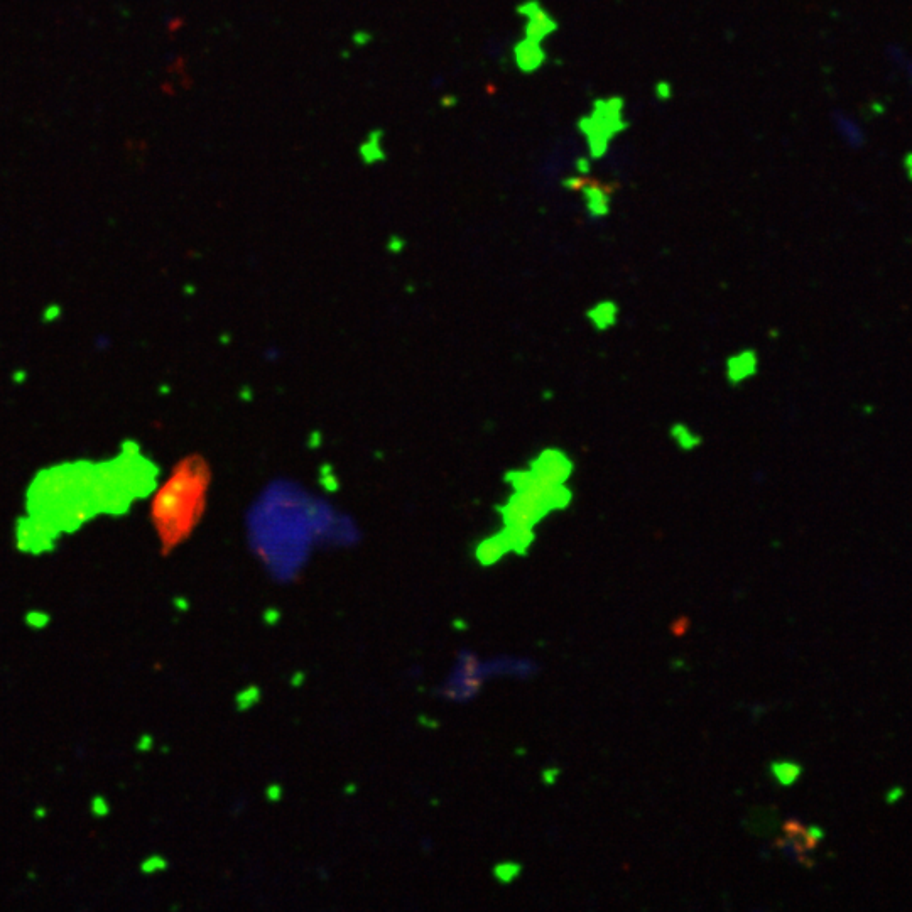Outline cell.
Wrapping results in <instances>:
<instances>
[{
    "label": "cell",
    "instance_id": "cell-1",
    "mask_svg": "<svg viewBox=\"0 0 912 912\" xmlns=\"http://www.w3.org/2000/svg\"><path fill=\"white\" fill-rule=\"evenodd\" d=\"M158 468L136 445L100 462L78 460L39 470L26 490V516L58 538L98 516H124L156 489Z\"/></svg>",
    "mask_w": 912,
    "mask_h": 912
},
{
    "label": "cell",
    "instance_id": "cell-2",
    "mask_svg": "<svg viewBox=\"0 0 912 912\" xmlns=\"http://www.w3.org/2000/svg\"><path fill=\"white\" fill-rule=\"evenodd\" d=\"M571 473L573 462L560 450H544L529 468L507 473L505 482L511 485L512 492L499 509L504 527L534 531V526L551 512L566 509L573 499L566 487Z\"/></svg>",
    "mask_w": 912,
    "mask_h": 912
},
{
    "label": "cell",
    "instance_id": "cell-3",
    "mask_svg": "<svg viewBox=\"0 0 912 912\" xmlns=\"http://www.w3.org/2000/svg\"><path fill=\"white\" fill-rule=\"evenodd\" d=\"M212 472L205 458L191 455L174 465L152 497L151 522L163 553L190 538L205 514Z\"/></svg>",
    "mask_w": 912,
    "mask_h": 912
},
{
    "label": "cell",
    "instance_id": "cell-4",
    "mask_svg": "<svg viewBox=\"0 0 912 912\" xmlns=\"http://www.w3.org/2000/svg\"><path fill=\"white\" fill-rule=\"evenodd\" d=\"M622 109L624 104L619 98L598 100L593 105L592 114L580 120V131L587 137L592 158H602L610 139L624 129Z\"/></svg>",
    "mask_w": 912,
    "mask_h": 912
},
{
    "label": "cell",
    "instance_id": "cell-5",
    "mask_svg": "<svg viewBox=\"0 0 912 912\" xmlns=\"http://www.w3.org/2000/svg\"><path fill=\"white\" fill-rule=\"evenodd\" d=\"M784 836L786 838L777 840L774 843V847L791 848L794 857H798L801 864L811 867L813 864H811V860H808V853L813 852L818 847V843L823 838V830H820V828H808V826H804L798 820H788L784 823Z\"/></svg>",
    "mask_w": 912,
    "mask_h": 912
},
{
    "label": "cell",
    "instance_id": "cell-6",
    "mask_svg": "<svg viewBox=\"0 0 912 912\" xmlns=\"http://www.w3.org/2000/svg\"><path fill=\"white\" fill-rule=\"evenodd\" d=\"M55 532L33 517L24 516L16 524V546L22 553L43 554L53 551L58 541Z\"/></svg>",
    "mask_w": 912,
    "mask_h": 912
},
{
    "label": "cell",
    "instance_id": "cell-7",
    "mask_svg": "<svg viewBox=\"0 0 912 912\" xmlns=\"http://www.w3.org/2000/svg\"><path fill=\"white\" fill-rule=\"evenodd\" d=\"M566 188L583 193L588 213L593 218L605 217L610 212V198H612L610 185H605V183H600L597 180H590V178H585V176H576V178L566 181Z\"/></svg>",
    "mask_w": 912,
    "mask_h": 912
},
{
    "label": "cell",
    "instance_id": "cell-8",
    "mask_svg": "<svg viewBox=\"0 0 912 912\" xmlns=\"http://www.w3.org/2000/svg\"><path fill=\"white\" fill-rule=\"evenodd\" d=\"M517 14H521L526 19L524 38L543 43L549 34H553L558 29V24L553 17L549 16L548 12L544 11V7L536 0H529V2L521 4L517 7Z\"/></svg>",
    "mask_w": 912,
    "mask_h": 912
},
{
    "label": "cell",
    "instance_id": "cell-9",
    "mask_svg": "<svg viewBox=\"0 0 912 912\" xmlns=\"http://www.w3.org/2000/svg\"><path fill=\"white\" fill-rule=\"evenodd\" d=\"M759 370V357L754 350H742L739 353H733L727 359L725 364V374L727 380L732 386H739L750 377H754Z\"/></svg>",
    "mask_w": 912,
    "mask_h": 912
},
{
    "label": "cell",
    "instance_id": "cell-10",
    "mask_svg": "<svg viewBox=\"0 0 912 912\" xmlns=\"http://www.w3.org/2000/svg\"><path fill=\"white\" fill-rule=\"evenodd\" d=\"M514 60L522 73H534L538 71L546 61V51L543 49V43L534 41V39L524 38L514 46Z\"/></svg>",
    "mask_w": 912,
    "mask_h": 912
},
{
    "label": "cell",
    "instance_id": "cell-11",
    "mask_svg": "<svg viewBox=\"0 0 912 912\" xmlns=\"http://www.w3.org/2000/svg\"><path fill=\"white\" fill-rule=\"evenodd\" d=\"M384 132L380 129L370 132L365 137V141L360 144L359 156L360 161L365 166H374V164L384 163L386 161V151H384Z\"/></svg>",
    "mask_w": 912,
    "mask_h": 912
},
{
    "label": "cell",
    "instance_id": "cell-12",
    "mask_svg": "<svg viewBox=\"0 0 912 912\" xmlns=\"http://www.w3.org/2000/svg\"><path fill=\"white\" fill-rule=\"evenodd\" d=\"M587 318L595 330L605 332V330L612 328L617 323L619 308H617V304L614 301H602V303L595 304L587 311Z\"/></svg>",
    "mask_w": 912,
    "mask_h": 912
},
{
    "label": "cell",
    "instance_id": "cell-13",
    "mask_svg": "<svg viewBox=\"0 0 912 912\" xmlns=\"http://www.w3.org/2000/svg\"><path fill=\"white\" fill-rule=\"evenodd\" d=\"M511 548L509 544L505 541L504 536L497 532L492 538L485 539L484 543L480 544L477 548V560L482 563V565H494L500 558H504L505 554L509 553Z\"/></svg>",
    "mask_w": 912,
    "mask_h": 912
},
{
    "label": "cell",
    "instance_id": "cell-14",
    "mask_svg": "<svg viewBox=\"0 0 912 912\" xmlns=\"http://www.w3.org/2000/svg\"><path fill=\"white\" fill-rule=\"evenodd\" d=\"M671 438L674 443L684 451H693L701 445V436L696 435L693 429L688 428L686 424H673L671 428Z\"/></svg>",
    "mask_w": 912,
    "mask_h": 912
},
{
    "label": "cell",
    "instance_id": "cell-15",
    "mask_svg": "<svg viewBox=\"0 0 912 912\" xmlns=\"http://www.w3.org/2000/svg\"><path fill=\"white\" fill-rule=\"evenodd\" d=\"M772 771L776 774L777 779L784 786H789L793 784L796 779H798L799 774H801V769L796 764H791V762H779V764H774L772 766Z\"/></svg>",
    "mask_w": 912,
    "mask_h": 912
},
{
    "label": "cell",
    "instance_id": "cell-16",
    "mask_svg": "<svg viewBox=\"0 0 912 912\" xmlns=\"http://www.w3.org/2000/svg\"><path fill=\"white\" fill-rule=\"evenodd\" d=\"M26 622L33 629H44L49 624V615L44 612H29Z\"/></svg>",
    "mask_w": 912,
    "mask_h": 912
},
{
    "label": "cell",
    "instance_id": "cell-17",
    "mask_svg": "<svg viewBox=\"0 0 912 912\" xmlns=\"http://www.w3.org/2000/svg\"><path fill=\"white\" fill-rule=\"evenodd\" d=\"M92 811L95 816L109 815V803L104 798H95L92 801Z\"/></svg>",
    "mask_w": 912,
    "mask_h": 912
},
{
    "label": "cell",
    "instance_id": "cell-18",
    "mask_svg": "<svg viewBox=\"0 0 912 912\" xmlns=\"http://www.w3.org/2000/svg\"><path fill=\"white\" fill-rule=\"evenodd\" d=\"M163 865V862H161V860H158V858H149V860H147V864H144V867H142V869L146 870V872L147 870H149V872H154L156 869H161Z\"/></svg>",
    "mask_w": 912,
    "mask_h": 912
},
{
    "label": "cell",
    "instance_id": "cell-19",
    "mask_svg": "<svg viewBox=\"0 0 912 912\" xmlns=\"http://www.w3.org/2000/svg\"><path fill=\"white\" fill-rule=\"evenodd\" d=\"M674 627H676V629H673L674 634L683 636L686 629H688V619H679L678 624L674 625Z\"/></svg>",
    "mask_w": 912,
    "mask_h": 912
}]
</instances>
